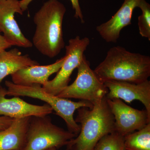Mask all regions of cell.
Listing matches in <instances>:
<instances>
[{"label": "cell", "mask_w": 150, "mask_h": 150, "mask_svg": "<svg viewBox=\"0 0 150 150\" xmlns=\"http://www.w3.org/2000/svg\"><path fill=\"white\" fill-rule=\"evenodd\" d=\"M142 11L138 17V27L140 35L150 40V5L146 0H142L139 7Z\"/></svg>", "instance_id": "obj_18"}, {"label": "cell", "mask_w": 150, "mask_h": 150, "mask_svg": "<svg viewBox=\"0 0 150 150\" xmlns=\"http://www.w3.org/2000/svg\"><path fill=\"white\" fill-rule=\"evenodd\" d=\"M90 44L87 37L81 38L79 36L70 39L66 46V59L62 67L53 79L42 86L48 93L57 96L69 85L71 76L83 59L84 53Z\"/></svg>", "instance_id": "obj_7"}, {"label": "cell", "mask_w": 150, "mask_h": 150, "mask_svg": "<svg viewBox=\"0 0 150 150\" xmlns=\"http://www.w3.org/2000/svg\"><path fill=\"white\" fill-rule=\"evenodd\" d=\"M14 119L5 116H0V131L8 128L12 123Z\"/></svg>", "instance_id": "obj_20"}, {"label": "cell", "mask_w": 150, "mask_h": 150, "mask_svg": "<svg viewBox=\"0 0 150 150\" xmlns=\"http://www.w3.org/2000/svg\"><path fill=\"white\" fill-rule=\"evenodd\" d=\"M12 46L11 44L6 39L4 35L1 34L0 32V54Z\"/></svg>", "instance_id": "obj_21"}, {"label": "cell", "mask_w": 150, "mask_h": 150, "mask_svg": "<svg viewBox=\"0 0 150 150\" xmlns=\"http://www.w3.org/2000/svg\"><path fill=\"white\" fill-rule=\"evenodd\" d=\"M66 7L58 0H48L33 16L36 28L33 45L44 56L54 58L65 47L63 22Z\"/></svg>", "instance_id": "obj_2"}, {"label": "cell", "mask_w": 150, "mask_h": 150, "mask_svg": "<svg viewBox=\"0 0 150 150\" xmlns=\"http://www.w3.org/2000/svg\"><path fill=\"white\" fill-rule=\"evenodd\" d=\"M45 150H57V149L55 147L51 148H50V149H47Z\"/></svg>", "instance_id": "obj_22"}, {"label": "cell", "mask_w": 150, "mask_h": 150, "mask_svg": "<svg viewBox=\"0 0 150 150\" xmlns=\"http://www.w3.org/2000/svg\"><path fill=\"white\" fill-rule=\"evenodd\" d=\"M142 1L124 0L120 8L110 20L97 26V31L105 41L117 42L121 30L131 24L134 10L139 7Z\"/></svg>", "instance_id": "obj_12"}, {"label": "cell", "mask_w": 150, "mask_h": 150, "mask_svg": "<svg viewBox=\"0 0 150 150\" xmlns=\"http://www.w3.org/2000/svg\"><path fill=\"white\" fill-rule=\"evenodd\" d=\"M75 120L79 123L80 131L76 137L69 141L66 150H93L103 137L115 132V120L106 96L92 108L78 109Z\"/></svg>", "instance_id": "obj_3"}, {"label": "cell", "mask_w": 150, "mask_h": 150, "mask_svg": "<svg viewBox=\"0 0 150 150\" xmlns=\"http://www.w3.org/2000/svg\"><path fill=\"white\" fill-rule=\"evenodd\" d=\"M76 78L71 84L64 88L57 96L62 98L86 100L95 104L106 96L108 90L90 67L84 56L78 66Z\"/></svg>", "instance_id": "obj_6"}, {"label": "cell", "mask_w": 150, "mask_h": 150, "mask_svg": "<svg viewBox=\"0 0 150 150\" xmlns=\"http://www.w3.org/2000/svg\"><path fill=\"white\" fill-rule=\"evenodd\" d=\"M107 100L115 120V131L123 137L141 130L150 123V115L146 109H135L120 99Z\"/></svg>", "instance_id": "obj_8"}, {"label": "cell", "mask_w": 150, "mask_h": 150, "mask_svg": "<svg viewBox=\"0 0 150 150\" xmlns=\"http://www.w3.org/2000/svg\"><path fill=\"white\" fill-rule=\"evenodd\" d=\"M6 96H26L40 100L49 105L53 110L64 119L68 130L75 132L79 129V126L75 121L74 113L76 110L82 107H88L89 103L81 100L78 102L71 101L67 98H62L45 91L42 86L38 84L30 86L15 84L10 81L5 82Z\"/></svg>", "instance_id": "obj_4"}, {"label": "cell", "mask_w": 150, "mask_h": 150, "mask_svg": "<svg viewBox=\"0 0 150 150\" xmlns=\"http://www.w3.org/2000/svg\"><path fill=\"white\" fill-rule=\"evenodd\" d=\"M108 92V99L115 98L131 103L139 100L144 105L150 115V81L149 80L139 83L117 81H107L104 83Z\"/></svg>", "instance_id": "obj_10"}, {"label": "cell", "mask_w": 150, "mask_h": 150, "mask_svg": "<svg viewBox=\"0 0 150 150\" xmlns=\"http://www.w3.org/2000/svg\"><path fill=\"white\" fill-rule=\"evenodd\" d=\"M93 71L103 83L117 81L141 83L150 77V57L130 52L121 46H114Z\"/></svg>", "instance_id": "obj_1"}, {"label": "cell", "mask_w": 150, "mask_h": 150, "mask_svg": "<svg viewBox=\"0 0 150 150\" xmlns=\"http://www.w3.org/2000/svg\"><path fill=\"white\" fill-rule=\"evenodd\" d=\"M65 59V56L51 64L35 65L20 70L11 75L12 82L18 85L30 86L38 84L43 86L49 81L51 75L59 71Z\"/></svg>", "instance_id": "obj_13"}, {"label": "cell", "mask_w": 150, "mask_h": 150, "mask_svg": "<svg viewBox=\"0 0 150 150\" xmlns=\"http://www.w3.org/2000/svg\"><path fill=\"white\" fill-rule=\"evenodd\" d=\"M125 150H150V123L124 137Z\"/></svg>", "instance_id": "obj_16"}, {"label": "cell", "mask_w": 150, "mask_h": 150, "mask_svg": "<svg viewBox=\"0 0 150 150\" xmlns=\"http://www.w3.org/2000/svg\"><path fill=\"white\" fill-rule=\"evenodd\" d=\"M39 64L28 54L23 55L17 48L3 51L0 54V87L4 79L8 75L26 67Z\"/></svg>", "instance_id": "obj_15"}, {"label": "cell", "mask_w": 150, "mask_h": 150, "mask_svg": "<svg viewBox=\"0 0 150 150\" xmlns=\"http://www.w3.org/2000/svg\"><path fill=\"white\" fill-rule=\"evenodd\" d=\"M14 119L8 128L0 131V150H23L30 118Z\"/></svg>", "instance_id": "obj_14"}, {"label": "cell", "mask_w": 150, "mask_h": 150, "mask_svg": "<svg viewBox=\"0 0 150 150\" xmlns=\"http://www.w3.org/2000/svg\"><path fill=\"white\" fill-rule=\"evenodd\" d=\"M77 136L53 124L48 115L31 116L23 150H45L54 147L59 149L66 146L70 140Z\"/></svg>", "instance_id": "obj_5"}, {"label": "cell", "mask_w": 150, "mask_h": 150, "mask_svg": "<svg viewBox=\"0 0 150 150\" xmlns=\"http://www.w3.org/2000/svg\"><path fill=\"white\" fill-rule=\"evenodd\" d=\"M93 150H125L124 137L116 132L102 137Z\"/></svg>", "instance_id": "obj_17"}, {"label": "cell", "mask_w": 150, "mask_h": 150, "mask_svg": "<svg viewBox=\"0 0 150 150\" xmlns=\"http://www.w3.org/2000/svg\"><path fill=\"white\" fill-rule=\"evenodd\" d=\"M33 0H21L19 1L20 6L23 11L27 9L28 6ZM73 9L75 11L74 17L79 19L81 23H84L83 15L81 8L79 0H70Z\"/></svg>", "instance_id": "obj_19"}, {"label": "cell", "mask_w": 150, "mask_h": 150, "mask_svg": "<svg viewBox=\"0 0 150 150\" xmlns=\"http://www.w3.org/2000/svg\"><path fill=\"white\" fill-rule=\"evenodd\" d=\"M23 12L18 0H0V32L12 46L31 48L32 42L23 35L15 18L16 13Z\"/></svg>", "instance_id": "obj_9"}, {"label": "cell", "mask_w": 150, "mask_h": 150, "mask_svg": "<svg viewBox=\"0 0 150 150\" xmlns=\"http://www.w3.org/2000/svg\"><path fill=\"white\" fill-rule=\"evenodd\" d=\"M6 89L0 87V115L13 119L48 115L53 109L45 103L38 105L25 102L18 97L6 98Z\"/></svg>", "instance_id": "obj_11"}]
</instances>
